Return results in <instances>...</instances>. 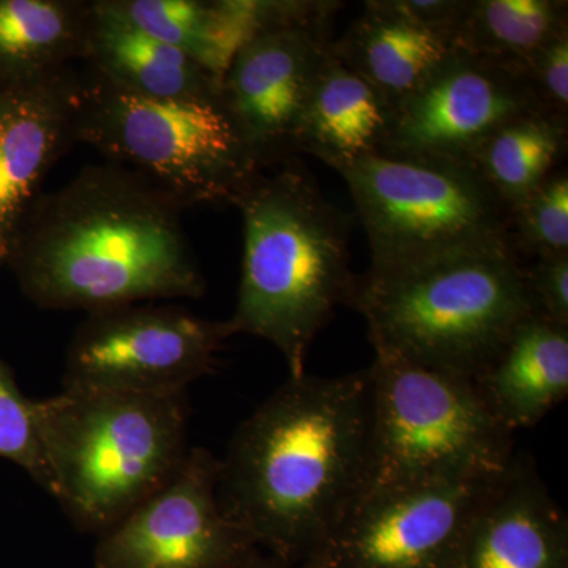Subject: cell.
I'll use <instances>...</instances> for the list:
<instances>
[{"label":"cell","mask_w":568,"mask_h":568,"mask_svg":"<svg viewBox=\"0 0 568 568\" xmlns=\"http://www.w3.org/2000/svg\"><path fill=\"white\" fill-rule=\"evenodd\" d=\"M510 242L521 256L568 254V174L559 168L511 211Z\"/></svg>","instance_id":"24"},{"label":"cell","mask_w":568,"mask_h":568,"mask_svg":"<svg viewBox=\"0 0 568 568\" xmlns=\"http://www.w3.org/2000/svg\"><path fill=\"white\" fill-rule=\"evenodd\" d=\"M567 144L568 119L534 112L496 130L470 162L514 211L559 170Z\"/></svg>","instance_id":"22"},{"label":"cell","mask_w":568,"mask_h":568,"mask_svg":"<svg viewBox=\"0 0 568 568\" xmlns=\"http://www.w3.org/2000/svg\"><path fill=\"white\" fill-rule=\"evenodd\" d=\"M80 91L73 67L0 89V267L48 174L77 142Z\"/></svg>","instance_id":"14"},{"label":"cell","mask_w":568,"mask_h":568,"mask_svg":"<svg viewBox=\"0 0 568 568\" xmlns=\"http://www.w3.org/2000/svg\"><path fill=\"white\" fill-rule=\"evenodd\" d=\"M534 112L545 110L528 74L457 47L396 104L383 151L470 162L496 130Z\"/></svg>","instance_id":"12"},{"label":"cell","mask_w":568,"mask_h":568,"mask_svg":"<svg viewBox=\"0 0 568 568\" xmlns=\"http://www.w3.org/2000/svg\"><path fill=\"white\" fill-rule=\"evenodd\" d=\"M185 207L144 175L91 164L43 193L14 237L9 267L43 310L91 313L200 298L205 278L183 227Z\"/></svg>","instance_id":"2"},{"label":"cell","mask_w":568,"mask_h":568,"mask_svg":"<svg viewBox=\"0 0 568 568\" xmlns=\"http://www.w3.org/2000/svg\"><path fill=\"white\" fill-rule=\"evenodd\" d=\"M77 142L148 178L185 209L231 204L257 173L220 92L148 99L81 74Z\"/></svg>","instance_id":"8"},{"label":"cell","mask_w":568,"mask_h":568,"mask_svg":"<svg viewBox=\"0 0 568 568\" xmlns=\"http://www.w3.org/2000/svg\"><path fill=\"white\" fill-rule=\"evenodd\" d=\"M514 246L459 254L399 274L357 275L349 306L375 353L473 381L534 315Z\"/></svg>","instance_id":"5"},{"label":"cell","mask_w":568,"mask_h":568,"mask_svg":"<svg viewBox=\"0 0 568 568\" xmlns=\"http://www.w3.org/2000/svg\"><path fill=\"white\" fill-rule=\"evenodd\" d=\"M335 3L287 2L235 51L220 99L257 171L301 153L310 97L332 51Z\"/></svg>","instance_id":"9"},{"label":"cell","mask_w":568,"mask_h":568,"mask_svg":"<svg viewBox=\"0 0 568 568\" xmlns=\"http://www.w3.org/2000/svg\"><path fill=\"white\" fill-rule=\"evenodd\" d=\"M384 10L455 37L469 0H376Z\"/></svg>","instance_id":"28"},{"label":"cell","mask_w":568,"mask_h":568,"mask_svg":"<svg viewBox=\"0 0 568 568\" xmlns=\"http://www.w3.org/2000/svg\"><path fill=\"white\" fill-rule=\"evenodd\" d=\"M244 222L233 335L263 338L283 355L290 377L305 373L310 347L339 305H349L351 219L293 159L257 171L235 194Z\"/></svg>","instance_id":"3"},{"label":"cell","mask_w":568,"mask_h":568,"mask_svg":"<svg viewBox=\"0 0 568 568\" xmlns=\"http://www.w3.org/2000/svg\"><path fill=\"white\" fill-rule=\"evenodd\" d=\"M108 9L178 48L222 80L235 51L275 21L283 2L103 0Z\"/></svg>","instance_id":"19"},{"label":"cell","mask_w":568,"mask_h":568,"mask_svg":"<svg viewBox=\"0 0 568 568\" xmlns=\"http://www.w3.org/2000/svg\"><path fill=\"white\" fill-rule=\"evenodd\" d=\"M226 321H209L179 306L129 305L88 315L71 338L65 388L140 395L183 394L211 372Z\"/></svg>","instance_id":"10"},{"label":"cell","mask_w":568,"mask_h":568,"mask_svg":"<svg viewBox=\"0 0 568 568\" xmlns=\"http://www.w3.org/2000/svg\"><path fill=\"white\" fill-rule=\"evenodd\" d=\"M529 80L545 112L568 119V29L538 51Z\"/></svg>","instance_id":"26"},{"label":"cell","mask_w":568,"mask_h":568,"mask_svg":"<svg viewBox=\"0 0 568 568\" xmlns=\"http://www.w3.org/2000/svg\"><path fill=\"white\" fill-rule=\"evenodd\" d=\"M222 459L190 448L173 477L100 536L97 568H241L257 545L219 503Z\"/></svg>","instance_id":"11"},{"label":"cell","mask_w":568,"mask_h":568,"mask_svg":"<svg viewBox=\"0 0 568 568\" xmlns=\"http://www.w3.org/2000/svg\"><path fill=\"white\" fill-rule=\"evenodd\" d=\"M568 29L566 0H469L457 47L526 73L538 51Z\"/></svg>","instance_id":"23"},{"label":"cell","mask_w":568,"mask_h":568,"mask_svg":"<svg viewBox=\"0 0 568 568\" xmlns=\"http://www.w3.org/2000/svg\"><path fill=\"white\" fill-rule=\"evenodd\" d=\"M457 48L452 33L425 28L384 10L376 0L353 22L332 51L394 104L416 91Z\"/></svg>","instance_id":"20"},{"label":"cell","mask_w":568,"mask_h":568,"mask_svg":"<svg viewBox=\"0 0 568 568\" xmlns=\"http://www.w3.org/2000/svg\"><path fill=\"white\" fill-rule=\"evenodd\" d=\"M372 439L368 368L290 377L234 433L220 506L272 558L304 562L364 499Z\"/></svg>","instance_id":"1"},{"label":"cell","mask_w":568,"mask_h":568,"mask_svg":"<svg viewBox=\"0 0 568 568\" xmlns=\"http://www.w3.org/2000/svg\"><path fill=\"white\" fill-rule=\"evenodd\" d=\"M525 271L534 312L568 327V254L537 257Z\"/></svg>","instance_id":"27"},{"label":"cell","mask_w":568,"mask_h":568,"mask_svg":"<svg viewBox=\"0 0 568 568\" xmlns=\"http://www.w3.org/2000/svg\"><path fill=\"white\" fill-rule=\"evenodd\" d=\"M32 409L51 496L78 529L99 537L163 487L190 450L185 392L63 387L32 399Z\"/></svg>","instance_id":"4"},{"label":"cell","mask_w":568,"mask_h":568,"mask_svg":"<svg viewBox=\"0 0 568 568\" xmlns=\"http://www.w3.org/2000/svg\"><path fill=\"white\" fill-rule=\"evenodd\" d=\"M82 61L95 77L148 99L216 95L222 82L185 52L119 17L103 0L91 2Z\"/></svg>","instance_id":"17"},{"label":"cell","mask_w":568,"mask_h":568,"mask_svg":"<svg viewBox=\"0 0 568 568\" xmlns=\"http://www.w3.org/2000/svg\"><path fill=\"white\" fill-rule=\"evenodd\" d=\"M368 372L373 439L364 499L433 481L499 476L517 457L514 433L491 416L467 377L386 353H375Z\"/></svg>","instance_id":"7"},{"label":"cell","mask_w":568,"mask_h":568,"mask_svg":"<svg viewBox=\"0 0 568 568\" xmlns=\"http://www.w3.org/2000/svg\"><path fill=\"white\" fill-rule=\"evenodd\" d=\"M446 568H568L566 514L525 455L480 500Z\"/></svg>","instance_id":"15"},{"label":"cell","mask_w":568,"mask_h":568,"mask_svg":"<svg viewBox=\"0 0 568 568\" xmlns=\"http://www.w3.org/2000/svg\"><path fill=\"white\" fill-rule=\"evenodd\" d=\"M241 568H331L321 556H313L298 564H284L282 560L272 558L271 555H264L261 549H256Z\"/></svg>","instance_id":"29"},{"label":"cell","mask_w":568,"mask_h":568,"mask_svg":"<svg viewBox=\"0 0 568 568\" xmlns=\"http://www.w3.org/2000/svg\"><path fill=\"white\" fill-rule=\"evenodd\" d=\"M394 111L375 85L331 51L306 106L301 153L342 170L386 148Z\"/></svg>","instance_id":"18"},{"label":"cell","mask_w":568,"mask_h":568,"mask_svg":"<svg viewBox=\"0 0 568 568\" xmlns=\"http://www.w3.org/2000/svg\"><path fill=\"white\" fill-rule=\"evenodd\" d=\"M0 458L24 469L52 495V480L41 448L32 399L22 395L9 365L0 358Z\"/></svg>","instance_id":"25"},{"label":"cell","mask_w":568,"mask_h":568,"mask_svg":"<svg viewBox=\"0 0 568 568\" xmlns=\"http://www.w3.org/2000/svg\"><path fill=\"white\" fill-rule=\"evenodd\" d=\"M508 432L534 428L568 395V327L530 315L473 379Z\"/></svg>","instance_id":"16"},{"label":"cell","mask_w":568,"mask_h":568,"mask_svg":"<svg viewBox=\"0 0 568 568\" xmlns=\"http://www.w3.org/2000/svg\"><path fill=\"white\" fill-rule=\"evenodd\" d=\"M503 474L365 497L316 556L331 568H446L474 510Z\"/></svg>","instance_id":"13"},{"label":"cell","mask_w":568,"mask_h":568,"mask_svg":"<svg viewBox=\"0 0 568 568\" xmlns=\"http://www.w3.org/2000/svg\"><path fill=\"white\" fill-rule=\"evenodd\" d=\"M336 173L368 239V274H399L511 245V209L473 162L381 151Z\"/></svg>","instance_id":"6"},{"label":"cell","mask_w":568,"mask_h":568,"mask_svg":"<svg viewBox=\"0 0 568 568\" xmlns=\"http://www.w3.org/2000/svg\"><path fill=\"white\" fill-rule=\"evenodd\" d=\"M91 2L0 0V89L82 61Z\"/></svg>","instance_id":"21"}]
</instances>
